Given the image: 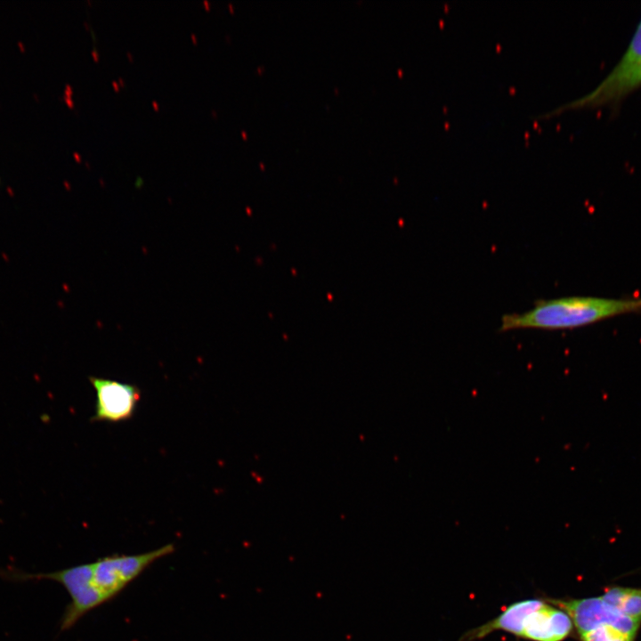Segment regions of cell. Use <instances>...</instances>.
<instances>
[{"label":"cell","mask_w":641,"mask_h":641,"mask_svg":"<svg viewBox=\"0 0 641 641\" xmlns=\"http://www.w3.org/2000/svg\"><path fill=\"white\" fill-rule=\"evenodd\" d=\"M640 312L641 297L606 298L576 296L538 300L527 312L503 315L499 330L572 329L609 318Z\"/></svg>","instance_id":"cell-1"},{"label":"cell","mask_w":641,"mask_h":641,"mask_svg":"<svg viewBox=\"0 0 641 641\" xmlns=\"http://www.w3.org/2000/svg\"><path fill=\"white\" fill-rule=\"evenodd\" d=\"M173 543L137 555H113L91 564L92 583L106 602L115 597L155 561L172 554Z\"/></svg>","instance_id":"cell-2"},{"label":"cell","mask_w":641,"mask_h":641,"mask_svg":"<svg viewBox=\"0 0 641 641\" xmlns=\"http://www.w3.org/2000/svg\"><path fill=\"white\" fill-rule=\"evenodd\" d=\"M548 603L563 609L571 618L577 633L593 627L612 625L631 637H636L641 621L624 615L601 596L580 599L547 598Z\"/></svg>","instance_id":"cell-3"},{"label":"cell","mask_w":641,"mask_h":641,"mask_svg":"<svg viewBox=\"0 0 641 641\" xmlns=\"http://www.w3.org/2000/svg\"><path fill=\"white\" fill-rule=\"evenodd\" d=\"M96 401L93 421L121 422L130 419L141 399L140 389L133 384L90 377Z\"/></svg>","instance_id":"cell-4"},{"label":"cell","mask_w":641,"mask_h":641,"mask_svg":"<svg viewBox=\"0 0 641 641\" xmlns=\"http://www.w3.org/2000/svg\"><path fill=\"white\" fill-rule=\"evenodd\" d=\"M572 628L570 616L545 599L528 616L520 637L531 641H563L572 633Z\"/></svg>","instance_id":"cell-5"},{"label":"cell","mask_w":641,"mask_h":641,"mask_svg":"<svg viewBox=\"0 0 641 641\" xmlns=\"http://www.w3.org/2000/svg\"><path fill=\"white\" fill-rule=\"evenodd\" d=\"M543 603L544 600L537 598L515 602L507 605L494 619L463 634L458 641L479 640L497 630L506 631L520 637L528 616Z\"/></svg>","instance_id":"cell-6"},{"label":"cell","mask_w":641,"mask_h":641,"mask_svg":"<svg viewBox=\"0 0 641 641\" xmlns=\"http://www.w3.org/2000/svg\"><path fill=\"white\" fill-rule=\"evenodd\" d=\"M639 87H641V66L614 86L604 91L593 89L583 96L563 104L559 110L562 112L566 110L591 109L612 104Z\"/></svg>","instance_id":"cell-7"},{"label":"cell","mask_w":641,"mask_h":641,"mask_svg":"<svg viewBox=\"0 0 641 641\" xmlns=\"http://www.w3.org/2000/svg\"><path fill=\"white\" fill-rule=\"evenodd\" d=\"M641 66V20L620 61L607 76L594 88L596 91L607 90Z\"/></svg>","instance_id":"cell-8"},{"label":"cell","mask_w":641,"mask_h":641,"mask_svg":"<svg viewBox=\"0 0 641 641\" xmlns=\"http://www.w3.org/2000/svg\"><path fill=\"white\" fill-rule=\"evenodd\" d=\"M602 597L624 615L641 621V588L612 587Z\"/></svg>","instance_id":"cell-9"},{"label":"cell","mask_w":641,"mask_h":641,"mask_svg":"<svg viewBox=\"0 0 641 641\" xmlns=\"http://www.w3.org/2000/svg\"><path fill=\"white\" fill-rule=\"evenodd\" d=\"M580 641H634L635 638L617 628L602 624L578 633Z\"/></svg>","instance_id":"cell-10"},{"label":"cell","mask_w":641,"mask_h":641,"mask_svg":"<svg viewBox=\"0 0 641 641\" xmlns=\"http://www.w3.org/2000/svg\"><path fill=\"white\" fill-rule=\"evenodd\" d=\"M71 94H72V88L70 87L69 85H67L65 92H64V96L70 97Z\"/></svg>","instance_id":"cell-11"},{"label":"cell","mask_w":641,"mask_h":641,"mask_svg":"<svg viewBox=\"0 0 641 641\" xmlns=\"http://www.w3.org/2000/svg\"><path fill=\"white\" fill-rule=\"evenodd\" d=\"M64 100L70 108L74 106L73 101L70 99V97L64 96Z\"/></svg>","instance_id":"cell-12"},{"label":"cell","mask_w":641,"mask_h":641,"mask_svg":"<svg viewBox=\"0 0 641 641\" xmlns=\"http://www.w3.org/2000/svg\"><path fill=\"white\" fill-rule=\"evenodd\" d=\"M17 45L21 53H24L26 51L25 45L21 41H18Z\"/></svg>","instance_id":"cell-13"},{"label":"cell","mask_w":641,"mask_h":641,"mask_svg":"<svg viewBox=\"0 0 641 641\" xmlns=\"http://www.w3.org/2000/svg\"><path fill=\"white\" fill-rule=\"evenodd\" d=\"M73 157H74V158H75L77 161L80 162L81 157H80L79 154H77V152H74V153H73Z\"/></svg>","instance_id":"cell-14"},{"label":"cell","mask_w":641,"mask_h":641,"mask_svg":"<svg viewBox=\"0 0 641 641\" xmlns=\"http://www.w3.org/2000/svg\"><path fill=\"white\" fill-rule=\"evenodd\" d=\"M6 191H8V193H9L11 196H13V195H14L12 190L10 187H7Z\"/></svg>","instance_id":"cell-15"},{"label":"cell","mask_w":641,"mask_h":641,"mask_svg":"<svg viewBox=\"0 0 641 641\" xmlns=\"http://www.w3.org/2000/svg\"><path fill=\"white\" fill-rule=\"evenodd\" d=\"M33 98L35 99V101H39V97L37 93H33Z\"/></svg>","instance_id":"cell-16"},{"label":"cell","mask_w":641,"mask_h":641,"mask_svg":"<svg viewBox=\"0 0 641 641\" xmlns=\"http://www.w3.org/2000/svg\"><path fill=\"white\" fill-rule=\"evenodd\" d=\"M92 54L93 55V57H94L95 60L98 59V55H97V53H96L95 51H93V52H92Z\"/></svg>","instance_id":"cell-17"},{"label":"cell","mask_w":641,"mask_h":641,"mask_svg":"<svg viewBox=\"0 0 641 641\" xmlns=\"http://www.w3.org/2000/svg\"><path fill=\"white\" fill-rule=\"evenodd\" d=\"M112 84H113V85L115 86L116 90H118V85H117V83H116V82H112Z\"/></svg>","instance_id":"cell-18"},{"label":"cell","mask_w":641,"mask_h":641,"mask_svg":"<svg viewBox=\"0 0 641 641\" xmlns=\"http://www.w3.org/2000/svg\"><path fill=\"white\" fill-rule=\"evenodd\" d=\"M153 105L155 106V109H158V103H156L155 101H153Z\"/></svg>","instance_id":"cell-19"}]
</instances>
